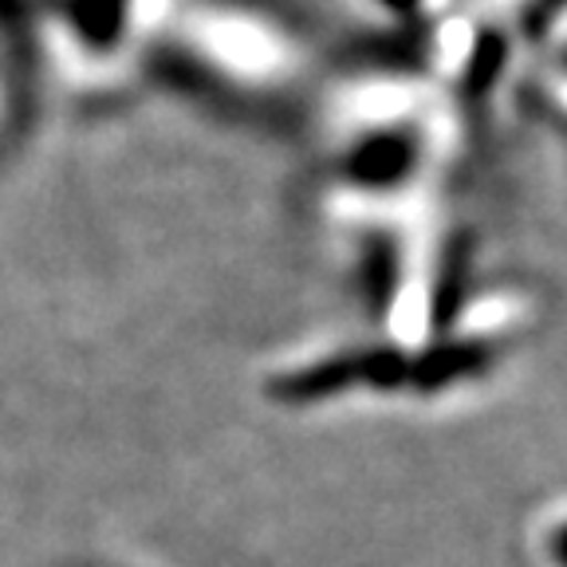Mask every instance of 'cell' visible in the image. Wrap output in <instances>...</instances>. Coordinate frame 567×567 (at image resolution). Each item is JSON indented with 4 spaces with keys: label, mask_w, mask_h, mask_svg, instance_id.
<instances>
[{
    "label": "cell",
    "mask_w": 567,
    "mask_h": 567,
    "mask_svg": "<svg viewBox=\"0 0 567 567\" xmlns=\"http://www.w3.org/2000/svg\"><path fill=\"white\" fill-rule=\"evenodd\" d=\"M406 379V367H402L399 354H371V359H343V363H328L319 371H308L300 379L284 382L280 394L288 399H316V394H331L339 386H351V382H374V386H390V382Z\"/></svg>",
    "instance_id": "6da1fadb"
},
{
    "label": "cell",
    "mask_w": 567,
    "mask_h": 567,
    "mask_svg": "<svg viewBox=\"0 0 567 567\" xmlns=\"http://www.w3.org/2000/svg\"><path fill=\"white\" fill-rule=\"evenodd\" d=\"M551 556H556L559 567H567V524L551 536Z\"/></svg>",
    "instance_id": "7a4b0ae2"
}]
</instances>
